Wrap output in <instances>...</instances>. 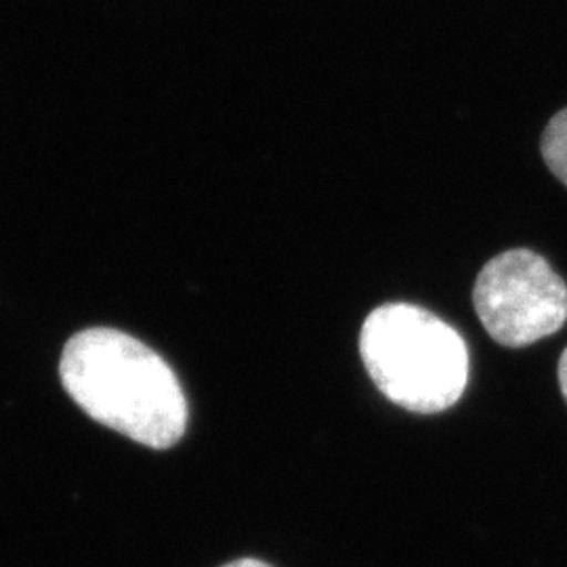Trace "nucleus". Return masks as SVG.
<instances>
[{"instance_id":"nucleus-2","label":"nucleus","mask_w":567,"mask_h":567,"mask_svg":"<svg viewBox=\"0 0 567 567\" xmlns=\"http://www.w3.org/2000/svg\"><path fill=\"white\" fill-rule=\"evenodd\" d=\"M360 355L386 400L414 414L444 412L465 393L463 337L419 305L377 307L362 326Z\"/></svg>"},{"instance_id":"nucleus-3","label":"nucleus","mask_w":567,"mask_h":567,"mask_svg":"<svg viewBox=\"0 0 567 567\" xmlns=\"http://www.w3.org/2000/svg\"><path fill=\"white\" fill-rule=\"evenodd\" d=\"M473 305L496 343L519 349L564 328L567 284L538 252L513 248L484 265Z\"/></svg>"},{"instance_id":"nucleus-5","label":"nucleus","mask_w":567,"mask_h":567,"mask_svg":"<svg viewBox=\"0 0 567 567\" xmlns=\"http://www.w3.org/2000/svg\"><path fill=\"white\" fill-rule=\"evenodd\" d=\"M559 386H561V393H564V400L567 402V349H564L561 358H559Z\"/></svg>"},{"instance_id":"nucleus-6","label":"nucleus","mask_w":567,"mask_h":567,"mask_svg":"<svg viewBox=\"0 0 567 567\" xmlns=\"http://www.w3.org/2000/svg\"><path fill=\"white\" fill-rule=\"evenodd\" d=\"M224 567H271L264 564V561H259V559H238V561H231V564H227Z\"/></svg>"},{"instance_id":"nucleus-4","label":"nucleus","mask_w":567,"mask_h":567,"mask_svg":"<svg viewBox=\"0 0 567 567\" xmlns=\"http://www.w3.org/2000/svg\"><path fill=\"white\" fill-rule=\"evenodd\" d=\"M540 150L550 173L567 187V107L548 122Z\"/></svg>"},{"instance_id":"nucleus-1","label":"nucleus","mask_w":567,"mask_h":567,"mask_svg":"<svg viewBox=\"0 0 567 567\" xmlns=\"http://www.w3.org/2000/svg\"><path fill=\"white\" fill-rule=\"evenodd\" d=\"M63 389L82 412L128 440L166 450L187 429V400L163 358L114 328L74 334L61 353Z\"/></svg>"}]
</instances>
